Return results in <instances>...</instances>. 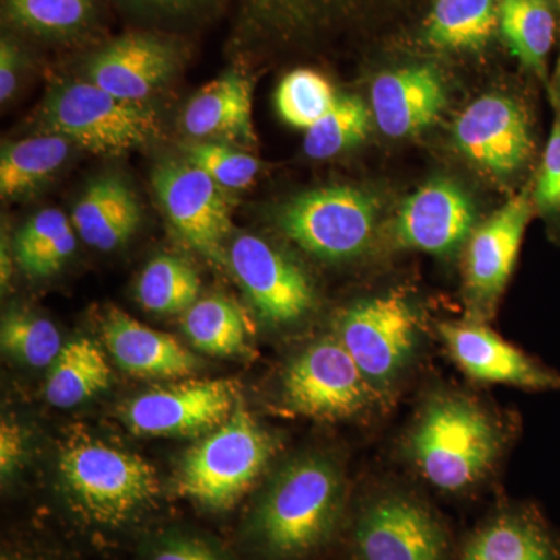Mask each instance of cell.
<instances>
[{"label": "cell", "instance_id": "cell-1", "mask_svg": "<svg viewBox=\"0 0 560 560\" xmlns=\"http://www.w3.org/2000/svg\"><path fill=\"white\" fill-rule=\"evenodd\" d=\"M342 506L340 471L307 456L289 464L254 512V537L278 558H300L320 547L337 526Z\"/></svg>", "mask_w": 560, "mask_h": 560}, {"label": "cell", "instance_id": "cell-2", "mask_svg": "<svg viewBox=\"0 0 560 560\" xmlns=\"http://www.w3.org/2000/svg\"><path fill=\"white\" fill-rule=\"evenodd\" d=\"M412 459L438 489L458 492L480 481L501 448V433L488 412L459 396L431 400L410 438Z\"/></svg>", "mask_w": 560, "mask_h": 560}, {"label": "cell", "instance_id": "cell-3", "mask_svg": "<svg viewBox=\"0 0 560 560\" xmlns=\"http://www.w3.org/2000/svg\"><path fill=\"white\" fill-rule=\"evenodd\" d=\"M60 474L72 506L102 526L130 522L160 490L156 470L145 459L88 438L62 448Z\"/></svg>", "mask_w": 560, "mask_h": 560}, {"label": "cell", "instance_id": "cell-4", "mask_svg": "<svg viewBox=\"0 0 560 560\" xmlns=\"http://www.w3.org/2000/svg\"><path fill=\"white\" fill-rule=\"evenodd\" d=\"M272 453L270 434L238 404L223 425L186 453L176 486L206 510H228L259 478Z\"/></svg>", "mask_w": 560, "mask_h": 560}, {"label": "cell", "instance_id": "cell-5", "mask_svg": "<svg viewBox=\"0 0 560 560\" xmlns=\"http://www.w3.org/2000/svg\"><path fill=\"white\" fill-rule=\"evenodd\" d=\"M43 127L80 149L121 154L160 135L156 113L142 102L114 97L91 81H68L47 95Z\"/></svg>", "mask_w": 560, "mask_h": 560}, {"label": "cell", "instance_id": "cell-6", "mask_svg": "<svg viewBox=\"0 0 560 560\" xmlns=\"http://www.w3.org/2000/svg\"><path fill=\"white\" fill-rule=\"evenodd\" d=\"M280 230L302 249L326 260L359 256L377 223V202L353 187L305 191L280 209Z\"/></svg>", "mask_w": 560, "mask_h": 560}, {"label": "cell", "instance_id": "cell-7", "mask_svg": "<svg viewBox=\"0 0 560 560\" xmlns=\"http://www.w3.org/2000/svg\"><path fill=\"white\" fill-rule=\"evenodd\" d=\"M419 319L397 293L357 302L342 313L338 340L374 390L396 382L415 353Z\"/></svg>", "mask_w": 560, "mask_h": 560}, {"label": "cell", "instance_id": "cell-8", "mask_svg": "<svg viewBox=\"0 0 560 560\" xmlns=\"http://www.w3.org/2000/svg\"><path fill=\"white\" fill-rule=\"evenodd\" d=\"M374 388L338 338H324L302 350L283 374V399L307 418L337 420L370 407Z\"/></svg>", "mask_w": 560, "mask_h": 560}, {"label": "cell", "instance_id": "cell-9", "mask_svg": "<svg viewBox=\"0 0 560 560\" xmlns=\"http://www.w3.org/2000/svg\"><path fill=\"white\" fill-rule=\"evenodd\" d=\"M153 187L168 220L191 248L224 267V241L232 228L231 210L221 187L189 162L165 161L154 167Z\"/></svg>", "mask_w": 560, "mask_h": 560}, {"label": "cell", "instance_id": "cell-10", "mask_svg": "<svg viewBox=\"0 0 560 560\" xmlns=\"http://www.w3.org/2000/svg\"><path fill=\"white\" fill-rule=\"evenodd\" d=\"M184 44L158 31H131L101 44L84 58L88 81L114 97L142 102L175 75Z\"/></svg>", "mask_w": 560, "mask_h": 560}, {"label": "cell", "instance_id": "cell-11", "mask_svg": "<svg viewBox=\"0 0 560 560\" xmlns=\"http://www.w3.org/2000/svg\"><path fill=\"white\" fill-rule=\"evenodd\" d=\"M237 405L234 382L202 378L140 394L125 407L124 420L142 436H197L223 425Z\"/></svg>", "mask_w": 560, "mask_h": 560}, {"label": "cell", "instance_id": "cell-12", "mask_svg": "<svg viewBox=\"0 0 560 560\" xmlns=\"http://www.w3.org/2000/svg\"><path fill=\"white\" fill-rule=\"evenodd\" d=\"M230 265L261 318L293 324L312 311L313 289L307 275L270 243L241 235L231 246Z\"/></svg>", "mask_w": 560, "mask_h": 560}, {"label": "cell", "instance_id": "cell-13", "mask_svg": "<svg viewBox=\"0 0 560 560\" xmlns=\"http://www.w3.org/2000/svg\"><path fill=\"white\" fill-rule=\"evenodd\" d=\"M453 140L466 160L495 175L518 171L534 149L525 109L501 94L470 103L453 125Z\"/></svg>", "mask_w": 560, "mask_h": 560}, {"label": "cell", "instance_id": "cell-14", "mask_svg": "<svg viewBox=\"0 0 560 560\" xmlns=\"http://www.w3.org/2000/svg\"><path fill=\"white\" fill-rule=\"evenodd\" d=\"M363 560H447V539L440 522L408 497L372 503L355 533Z\"/></svg>", "mask_w": 560, "mask_h": 560}, {"label": "cell", "instance_id": "cell-15", "mask_svg": "<svg viewBox=\"0 0 560 560\" xmlns=\"http://www.w3.org/2000/svg\"><path fill=\"white\" fill-rule=\"evenodd\" d=\"M530 217V201L517 195L471 232L464 260L470 304L480 316L490 315L508 285Z\"/></svg>", "mask_w": 560, "mask_h": 560}, {"label": "cell", "instance_id": "cell-16", "mask_svg": "<svg viewBox=\"0 0 560 560\" xmlns=\"http://www.w3.org/2000/svg\"><path fill=\"white\" fill-rule=\"evenodd\" d=\"M474 221L466 191L452 180H431L401 206L396 235L408 248L444 256L463 245Z\"/></svg>", "mask_w": 560, "mask_h": 560}, {"label": "cell", "instance_id": "cell-17", "mask_svg": "<svg viewBox=\"0 0 560 560\" xmlns=\"http://www.w3.org/2000/svg\"><path fill=\"white\" fill-rule=\"evenodd\" d=\"M372 116L389 138H408L431 127L447 105L440 70L430 65L390 70L372 84Z\"/></svg>", "mask_w": 560, "mask_h": 560}, {"label": "cell", "instance_id": "cell-18", "mask_svg": "<svg viewBox=\"0 0 560 560\" xmlns=\"http://www.w3.org/2000/svg\"><path fill=\"white\" fill-rule=\"evenodd\" d=\"M441 335L453 360L477 381L533 389L560 388L558 375L545 371L481 324H442Z\"/></svg>", "mask_w": 560, "mask_h": 560}, {"label": "cell", "instance_id": "cell-19", "mask_svg": "<svg viewBox=\"0 0 560 560\" xmlns=\"http://www.w3.org/2000/svg\"><path fill=\"white\" fill-rule=\"evenodd\" d=\"M110 355L128 374L145 378H179L198 370V360L172 335L150 329L119 311L103 324Z\"/></svg>", "mask_w": 560, "mask_h": 560}, {"label": "cell", "instance_id": "cell-20", "mask_svg": "<svg viewBox=\"0 0 560 560\" xmlns=\"http://www.w3.org/2000/svg\"><path fill=\"white\" fill-rule=\"evenodd\" d=\"M183 127L191 138L254 143L256 132L249 80L237 70H231L210 81L187 103Z\"/></svg>", "mask_w": 560, "mask_h": 560}, {"label": "cell", "instance_id": "cell-21", "mask_svg": "<svg viewBox=\"0 0 560 560\" xmlns=\"http://www.w3.org/2000/svg\"><path fill=\"white\" fill-rule=\"evenodd\" d=\"M140 220L138 197L116 175L92 180L72 212V224L80 237L101 250H113L130 241Z\"/></svg>", "mask_w": 560, "mask_h": 560}, {"label": "cell", "instance_id": "cell-22", "mask_svg": "<svg viewBox=\"0 0 560 560\" xmlns=\"http://www.w3.org/2000/svg\"><path fill=\"white\" fill-rule=\"evenodd\" d=\"M102 0H2L7 31L47 43H72L97 31Z\"/></svg>", "mask_w": 560, "mask_h": 560}, {"label": "cell", "instance_id": "cell-23", "mask_svg": "<svg viewBox=\"0 0 560 560\" xmlns=\"http://www.w3.org/2000/svg\"><path fill=\"white\" fill-rule=\"evenodd\" d=\"M348 0H241L237 40L285 39L326 22Z\"/></svg>", "mask_w": 560, "mask_h": 560}, {"label": "cell", "instance_id": "cell-24", "mask_svg": "<svg viewBox=\"0 0 560 560\" xmlns=\"http://www.w3.org/2000/svg\"><path fill=\"white\" fill-rule=\"evenodd\" d=\"M110 368L105 353L88 338L69 341L50 364L46 399L58 408H72L108 389Z\"/></svg>", "mask_w": 560, "mask_h": 560}, {"label": "cell", "instance_id": "cell-25", "mask_svg": "<svg viewBox=\"0 0 560 560\" xmlns=\"http://www.w3.org/2000/svg\"><path fill=\"white\" fill-rule=\"evenodd\" d=\"M497 27L500 0H436L423 36L436 49L478 50Z\"/></svg>", "mask_w": 560, "mask_h": 560}, {"label": "cell", "instance_id": "cell-26", "mask_svg": "<svg viewBox=\"0 0 560 560\" xmlns=\"http://www.w3.org/2000/svg\"><path fill=\"white\" fill-rule=\"evenodd\" d=\"M75 228L58 209L40 210L18 231L14 257L32 278L55 275L75 250Z\"/></svg>", "mask_w": 560, "mask_h": 560}, {"label": "cell", "instance_id": "cell-27", "mask_svg": "<svg viewBox=\"0 0 560 560\" xmlns=\"http://www.w3.org/2000/svg\"><path fill=\"white\" fill-rule=\"evenodd\" d=\"M500 31L512 54L526 68L545 75L556 33L548 0H500Z\"/></svg>", "mask_w": 560, "mask_h": 560}, {"label": "cell", "instance_id": "cell-28", "mask_svg": "<svg viewBox=\"0 0 560 560\" xmlns=\"http://www.w3.org/2000/svg\"><path fill=\"white\" fill-rule=\"evenodd\" d=\"M69 151V140L57 135L5 143L0 156L2 197H18L35 190L60 171Z\"/></svg>", "mask_w": 560, "mask_h": 560}, {"label": "cell", "instance_id": "cell-29", "mask_svg": "<svg viewBox=\"0 0 560 560\" xmlns=\"http://www.w3.org/2000/svg\"><path fill=\"white\" fill-rule=\"evenodd\" d=\"M184 331L195 348L209 355L241 353L248 340V324L234 302L221 296L198 300L184 313Z\"/></svg>", "mask_w": 560, "mask_h": 560}, {"label": "cell", "instance_id": "cell-30", "mask_svg": "<svg viewBox=\"0 0 560 560\" xmlns=\"http://www.w3.org/2000/svg\"><path fill=\"white\" fill-rule=\"evenodd\" d=\"M200 278L186 260L158 256L140 272L138 300L145 311L156 315L186 313L198 301Z\"/></svg>", "mask_w": 560, "mask_h": 560}, {"label": "cell", "instance_id": "cell-31", "mask_svg": "<svg viewBox=\"0 0 560 560\" xmlns=\"http://www.w3.org/2000/svg\"><path fill=\"white\" fill-rule=\"evenodd\" d=\"M463 560H556V556L536 525L517 515H503L470 540Z\"/></svg>", "mask_w": 560, "mask_h": 560}, {"label": "cell", "instance_id": "cell-32", "mask_svg": "<svg viewBox=\"0 0 560 560\" xmlns=\"http://www.w3.org/2000/svg\"><path fill=\"white\" fill-rule=\"evenodd\" d=\"M371 117L359 97H338L329 113L305 131V153L313 160L337 156L366 138Z\"/></svg>", "mask_w": 560, "mask_h": 560}, {"label": "cell", "instance_id": "cell-33", "mask_svg": "<svg viewBox=\"0 0 560 560\" xmlns=\"http://www.w3.org/2000/svg\"><path fill=\"white\" fill-rule=\"evenodd\" d=\"M338 101L334 88L312 69H296L280 81L276 92L279 116L294 128L307 131Z\"/></svg>", "mask_w": 560, "mask_h": 560}, {"label": "cell", "instance_id": "cell-34", "mask_svg": "<svg viewBox=\"0 0 560 560\" xmlns=\"http://www.w3.org/2000/svg\"><path fill=\"white\" fill-rule=\"evenodd\" d=\"M0 342L3 352L32 368H50L65 346L49 319L20 311L3 316Z\"/></svg>", "mask_w": 560, "mask_h": 560}, {"label": "cell", "instance_id": "cell-35", "mask_svg": "<svg viewBox=\"0 0 560 560\" xmlns=\"http://www.w3.org/2000/svg\"><path fill=\"white\" fill-rule=\"evenodd\" d=\"M187 162L200 168L224 189H245L259 173V161L219 142L189 143Z\"/></svg>", "mask_w": 560, "mask_h": 560}, {"label": "cell", "instance_id": "cell-36", "mask_svg": "<svg viewBox=\"0 0 560 560\" xmlns=\"http://www.w3.org/2000/svg\"><path fill=\"white\" fill-rule=\"evenodd\" d=\"M223 0H116L132 16L150 21H202L219 9Z\"/></svg>", "mask_w": 560, "mask_h": 560}, {"label": "cell", "instance_id": "cell-37", "mask_svg": "<svg viewBox=\"0 0 560 560\" xmlns=\"http://www.w3.org/2000/svg\"><path fill=\"white\" fill-rule=\"evenodd\" d=\"M145 560H231L210 541L189 534H167L154 541Z\"/></svg>", "mask_w": 560, "mask_h": 560}, {"label": "cell", "instance_id": "cell-38", "mask_svg": "<svg viewBox=\"0 0 560 560\" xmlns=\"http://www.w3.org/2000/svg\"><path fill=\"white\" fill-rule=\"evenodd\" d=\"M534 201L545 213L560 215V119L556 120L545 150Z\"/></svg>", "mask_w": 560, "mask_h": 560}, {"label": "cell", "instance_id": "cell-39", "mask_svg": "<svg viewBox=\"0 0 560 560\" xmlns=\"http://www.w3.org/2000/svg\"><path fill=\"white\" fill-rule=\"evenodd\" d=\"M27 61V50L20 35L10 31L3 32L0 39V101L2 103L13 97Z\"/></svg>", "mask_w": 560, "mask_h": 560}, {"label": "cell", "instance_id": "cell-40", "mask_svg": "<svg viewBox=\"0 0 560 560\" xmlns=\"http://www.w3.org/2000/svg\"><path fill=\"white\" fill-rule=\"evenodd\" d=\"M25 442L21 427L11 420H2L0 425V471L10 477L24 459Z\"/></svg>", "mask_w": 560, "mask_h": 560}, {"label": "cell", "instance_id": "cell-41", "mask_svg": "<svg viewBox=\"0 0 560 560\" xmlns=\"http://www.w3.org/2000/svg\"><path fill=\"white\" fill-rule=\"evenodd\" d=\"M0 279H2V287L5 289L11 279V260L9 253H7L5 243H2V268H0Z\"/></svg>", "mask_w": 560, "mask_h": 560}, {"label": "cell", "instance_id": "cell-42", "mask_svg": "<svg viewBox=\"0 0 560 560\" xmlns=\"http://www.w3.org/2000/svg\"><path fill=\"white\" fill-rule=\"evenodd\" d=\"M2 560H33V559L25 558V556H20V555H3Z\"/></svg>", "mask_w": 560, "mask_h": 560}]
</instances>
